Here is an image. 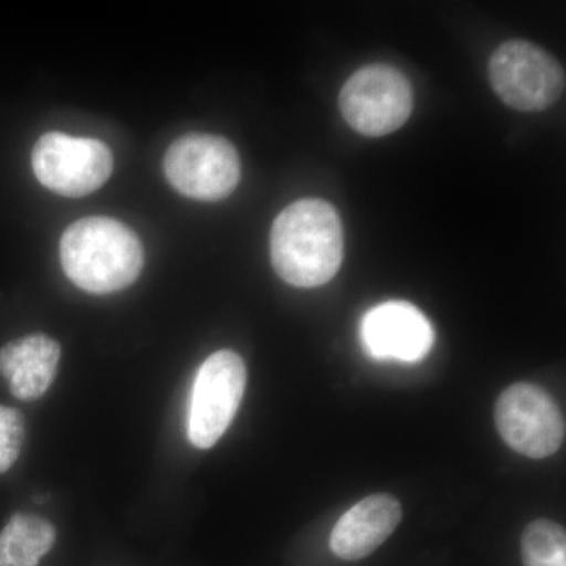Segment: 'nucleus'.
I'll return each instance as SVG.
<instances>
[{
  "mask_svg": "<svg viewBox=\"0 0 566 566\" xmlns=\"http://www.w3.org/2000/svg\"><path fill=\"white\" fill-rule=\"evenodd\" d=\"M248 371L240 354L221 349L197 371L189 408V441L211 449L232 423L243 401Z\"/></svg>",
  "mask_w": 566,
  "mask_h": 566,
  "instance_id": "obj_6",
  "label": "nucleus"
},
{
  "mask_svg": "<svg viewBox=\"0 0 566 566\" xmlns=\"http://www.w3.org/2000/svg\"><path fill=\"white\" fill-rule=\"evenodd\" d=\"M495 95L513 109L545 111L565 92V71L560 63L534 43L510 40L491 55L488 65Z\"/></svg>",
  "mask_w": 566,
  "mask_h": 566,
  "instance_id": "obj_3",
  "label": "nucleus"
},
{
  "mask_svg": "<svg viewBox=\"0 0 566 566\" xmlns=\"http://www.w3.org/2000/svg\"><path fill=\"white\" fill-rule=\"evenodd\" d=\"M344 226L333 205L297 200L275 218L271 262L279 277L300 289L324 285L344 262Z\"/></svg>",
  "mask_w": 566,
  "mask_h": 566,
  "instance_id": "obj_1",
  "label": "nucleus"
},
{
  "mask_svg": "<svg viewBox=\"0 0 566 566\" xmlns=\"http://www.w3.org/2000/svg\"><path fill=\"white\" fill-rule=\"evenodd\" d=\"M360 342L376 360L415 364L433 348L434 329L416 305L387 301L363 316Z\"/></svg>",
  "mask_w": 566,
  "mask_h": 566,
  "instance_id": "obj_9",
  "label": "nucleus"
},
{
  "mask_svg": "<svg viewBox=\"0 0 566 566\" xmlns=\"http://www.w3.org/2000/svg\"><path fill=\"white\" fill-rule=\"evenodd\" d=\"M495 427L515 452L534 460L554 455L565 441V419L539 386L517 382L499 397Z\"/></svg>",
  "mask_w": 566,
  "mask_h": 566,
  "instance_id": "obj_8",
  "label": "nucleus"
},
{
  "mask_svg": "<svg viewBox=\"0 0 566 566\" xmlns=\"http://www.w3.org/2000/svg\"><path fill=\"white\" fill-rule=\"evenodd\" d=\"M66 277L88 293L120 292L139 277L144 249L137 234L111 218H85L71 223L61 241Z\"/></svg>",
  "mask_w": 566,
  "mask_h": 566,
  "instance_id": "obj_2",
  "label": "nucleus"
},
{
  "mask_svg": "<svg viewBox=\"0 0 566 566\" xmlns=\"http://www.w3.org/2000/svg\"><path fill=\"white\" fill-rule=\"evenodd\" d=\"M340 112L363 136L381 137L397 132L412 112V87L395 66L375 63L356 73L342 87Z\"/></svg>",
  "mask_w": 566,
  "mask_h": 566,
  "instance_id": "obj_4",
  "label": "nucleus"
},
{
  "mask_svg": "<svg viewBox=\"0 0 566 566\" xmlns=\"http://www.w3.org/2000/svg\"><path fill=\"white\" fill-rule=\"evenodd\" d=\"M524 566H566V535L560 524L536 520L521 539Z\"/></svg>",
  "mask_w": 566,
  "mask_h": 566,
  "instance_id": "obj_13",
  "label": "nucleus"
},
{
  "mask_svg": "<svg viewBox=\"0 0 566 566\" xmlns=\"http://www.w3.org/2000/svg\"><path fill=\"white\" fill-rule=\"evenodd\" d=\"M24 439V417L18 409L0 405V474L17 463Z\"/></svg>",
  "mask_w": 566,
  "mask_h": 566,
  "instance_id": "obj_14",
  "label": "nucleus"
},
{
  "mask_svg": "<svg viewBox=\"0 0 566 566\" xmlns=\"http://www.w3.org/2000/svg\"><path fill=\"white\" fill-rule=\"evenodd\" d=\"M61 354V344L46 334L17 338L0 349V375L18 400H36L54 381Z\"/></svg>",
  "mask_w": 566,
  "mask_h": 566,
  "instance_id": "obj_11",
  "label": "nucleus"
},
{
  "mask_svg": "<svg viewBox=\"0 0 566 566\" xmlns=\"http://www.w3.org/2000/svg\"><path fill=\"white\" fill-rule=\"evenodd\" d=\"M400 521L401 505L394 495H368L335 524L331 549L342 560H360L374 554Z\"/></svg>",
  "mask_w": 566,
  "mask_h": 566,
  "instance_id": "obj_10",
  "label": "nucleus"
},
{
  "mask_svg": "<svg viewBox=\"0 0 566 566\" xmlns=\"http://www.w3.org/2000/svg\"><path fill=\"white\" fill-rule=\"evenodd\" d=\"M55 543L50 521L17 513L0 532V566H40Z\"/></svg>",
  "mask_w": 566,
  "mask_h": 566,
  "instance_id": "obj_12",
  "label": "nucleus"
},
{
  "mask_svg": "<svg viewBox=\"0 0 566 566\" xmlns=\"http://www.w3.org/2000/svg\"><path fill=\"white\" fill-rule=\"evenodd\" d=\"M164 172L182 196L218 202L229 197L240 182V156L221 136L186 134L167 150Z\"/></svg>",
  "mask_w": 566,
  "mask_h": 566,
  "instance_id": "obj_5",
  "label": "nucleus"
},
{
  "mask_svg": "<svg viewBox=\"0 0 566 566\" xmlns=\"http://www.w3.org/2000/svg\"><path fill=\"white\" fill-rule=\"evenodd\" d=\"M32 167L41 185L51 191L82 197L109 180L114 158L102 140L48 133L33 147Z\"/></svg>",
  "mask_w": 566,
  "mask_h": 566,
  "instance_id": "obj_7",
  "label": "nucleus"
}]
</instances>
